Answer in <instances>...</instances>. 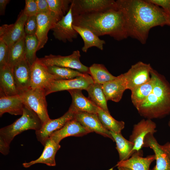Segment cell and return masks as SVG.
Returning a JSON list of instances; mask_svg holds the SVG:
<instances>
[{"instance_id":"5","label":"cell","mask_w":170,"mask_h":170,"mask_svg":"<svg viewBox=\"0 0 170 170\" xmlns=\"http://www.w3.org/2000/svg\"><path fill=\"white\" fill-rule=\"evenodd\" d=\"M19 95L24 105L34 111L43 124L50 119L47 111L44 89L30 88Z\"/></svg>"},{"instance_id":"36","label":"cell","mask_w":170,"mask_h":170,"mask_svg":"<svg viewBox=\"0 0 170 170\" xmlns=\"http://www.w3.org/2000/svg\"><path fill=\"white\" fill-rule=\"evenodd\" d=\"M37 28V16L27 17L24 25V31L26 35H36Z\"/></svg>"},{"instance_id":"26","label":"cell","mask_w":170,"mask_h":170,"mask_svg":"<svg viewBox=\"0 0 170 170\" xmlns=\"http://www.w3.org/2000/svg\"><path fill=\"white\" fill-rule=\"evenodd\" d=\"M0 94L7 96L19 94L13 69L8 65L0 69Z\"/></svg>"},{"instance_id":"6","label":"cell","mask_w":170,"mask_h":170,"mask_svg":"<svg viewBox=\"0 0 170 170\" xmlns=\"http://www.w3.org/2000/svg\"><path fill=\"white\" fill-rule=\"evenodd\" d=\"M80 57V51L76 50L68 56H63L50 54L39 59L46 66L55 65L68 68L82 73L89 74V67L81 62Z\"/></svg>"},{"instance_id":"28","label":"cell","mask_w":170,"mask_h":170,"mask_svg":"<svg viewBox=\"0 0 170 170\" xmlns=\"http://www.w3.org/2000/svg\"><path fill=\"white\" fill-rule=\"evenodd\" d=\"M116 143V147L119 157V161L127 160L136 151L133 150L134 144L125 139L121 133H117L110 131Z\"/></svg>"},{"instance_id":"9","label":"cell","mask_w":170,"mask_h":170,"mask_svg":"<svg viewBox=\"0 0 170 170\" xmlns=\"http://www.w3.org/2000/svg\"><path fill=\"white\" fill-rule=\"evenodd\" d=\"M22 10L16 22L11 24H4L0 27V40L8 47L25 37L24 25L27 18Z\"/></svg>"},{"instance_id":"45","label":"cell","mask_w":170,"mask_h":170,"mask_svg":"<svg viewBox=\"0 0 170 170\" xmlns=\"http://www.w3.org/2000/svg\"><path fill=\"white\" fill-rule=\"evenodd\" d=\"M168 125L170 127V119H169V120L168 123Z\"/></svg>"},{"instance_id":"37","label":"cell","mask_w":170,"mask_h":170,"mask_svg":"<svg viewBox=\"0 0 170 170\" xmlns=\"http://www.w3.org/2000/svg\"><path fill=\"white\" fill-rule=\"evenodd\" d=\"M8 45L0 40V69L8 65Z\"/></svg>"},{"instance_id":"11","label":"cell","mask_w":170,"mask_h":170,"mask_svg":"<svg viewBox=\"0 0 170 170\" xmlns=\"http://www.w3.org/2000/svg\"><path fill=\"white\" fill-rule=\"evenodd\" d=\"M37 28L36 35L38 40L37 50L43 48L47 43L48 34L55 24L61 18L53 12L49 11L37 14Z\"/></svg>"},{"instance_id":"35","label":"cell","mask_w":170,"mask_h":170,"mask_svg":"<svg viewBox=\"0 0 170 170\" xmlns=\"http://www.w3.org/2000/svg\"><path fill=\"white\" fill-rule=\"evenodd\" d=\"M50 10L62 18L69 10L71 0H47Z\"/></svg>"},{"instance_id":"4","label":"cell","mask_w":170,"mask_h":170,"mask_svg":"<svg viewBox=\"0 0 170 170\" xmlns=\"http://www.w3.org/2000/svg\"><path fill=\"white\" fill-rule=\"evenodd\" d=\"M43 123L38 116L24 105L21 116L12 124L0 129V137L10 144L14 137L22 132L30 129L39 130Z\"/></svg>"},{"instance_id":"2","label":"cell","mask_w":170,"mask_h":170,"mask_svg":"<svg viewBox=\"0 0 170 170\" xmlns=\"http://www.w3.org/2000/svg\"><path fill=\"white\" fill-rule=\"evenodd\" d=\"M73 16V25L87 28L98 37L108 35L118 41L128 37L124 15L117 5L104 11Z\"/></svg>"},{"instance_id":"21","label":"cell","mask_w":170,"mask_h":170,"mask_svg":"<svg viewBox=\"0 0 170 170\" xmlns=\"http://www.w3.org/2000/svg\"><path fill=\"white\" fill-rule=\"evenodd\" d=\"M102 88L107 100L118 102L121 99L123 93L127 89L126 83L123 74L116 79L102 85Z\"/></svg>"},{"instance_id":"13","label":"cell","mask_w":170,"mask_h":170,"mask_svg":"<svg viewBox=\"0 0 170 170\" xmlns=\"http://www.w3.org/2000/svg\"><path fill=\"white\" fill-rule=\"evenodd\" d=\"M54 80V77L50 73L47 66L37 58L31 65V88L45 90Z\"/></svg>"},{"instance_id":"38","label":"cell","mask_w":170,"mask_h":170,"mask_svg":"<svg viewBox=\"0 0 170 170\" xmlns=\"http://www.w3.org/2000/svg\"><path fill=\"white\" fill-rule=\"evenodd\" d=\"M23 11L24 14L27 17L37 15L36 0H25V6Z\"/></svg>"},{"instance_id":"1","label":"cell","mask_w":170,"mask_h":170,"mask_svg":"<svg viewBox=\"0 0 170 170\" xmlns=\"http://www.w3.org/2000/svg\"><path fill=\"white\" fill-rule=\"evenodd\" d=\"M118 7L123 12L128 37L145 43L152 28L167 25L169 19L163 10L148 0H117Z\"/></svg>"},{"instance_id":"42","label":"cell","mask_w":170,"mask_h":170,"mask_svg":"<svg viewBox=\"0 0 170 170\" xmlns=\"http://www.w3.org/2000/svg\"><path fill=\"white\" fill-rule=\"evenodd\" d=\"M9 0H0V14L1 15L4 14L5 10L7 4L9 2Z\"/></svg>"},{"instance_id":"39","label":"cell","mask_w":170,"mask_h":170,"mask_svg":"<svg viewBox=\"0 0 170 170\" xmlns=\"http://www.w3.org/2000/svg\"><path fill=\"white\" fill-rule=\"evenodd\" d=\"M159 7L160 6L168 15L170 21V0H148Z\"/></svg>"},{"instance_id":"34","label":"cell","mask_w":170,"mask_h":170,"mask_svg":"<svg viewBox=\"0 0 170 170\" xmlns=\"http://www.w3.org/2000/svg\"><path fill=\"white\" fill-rule=\"evenodd\" d=\"M25 41L26 58L31 65L37 58L36 53L38 51V40L36 35H26Z\"/></svg>"},{"instance_id":"7","label":"cell","mask_w":170,"mask_h":170,"mask_svg":"<svg viewBox=\"0 0 170 170\" xmlns=\"http://www.w3.org/2000/svg\"><path fill=\"white\" fill-rule=\"evenodd\" d=\"M152 67L150 64L139 61L132 65L123 74L126 81L127 89L132 90L135 87L149 81L151 79Z\"/></svg>"},{"instance_id":"3","label":"cell","mask_w":170,"mask_h":170,"mask_svg":"<svg viewBox=\"0 0 170 170\" xmlns=\"http://www.w3.org/2000/svg\"><path fill=\"white\" fill-rule=\"evenodd\" d=\"M156 76L152 92L136 109L141 116L148 119L161 118L170 113V84L157 71Z\"/></svg>"},{"instance_id":"29","label":"cell","mask_w":170,"mask_h":170,"mask_svg":"<svg viewBox=\"0 0 170 170\" xmlns=\"http://www.w3.org/2000/svg\"><path fill=\"white\" fill-rule=\"evenodd\" d=\"M88 98L97 106L105 111L110 113L107 105V100L104 92L102 85L94 83L86 90Z\"/></svg>"},{"instance_id":"16","label":"cell","mask_w":170,"mask_h":170,"mask_svg":"<svg viewBox=\"0 0 170 170\" xmlns=\"http://www.w3.org/2000/svg\"><path fill=\"white\" fill-rule=\"evenodd\" d=\"M143 147H149L155 153L156 165L150 170H170V157L162 145L158 144L153 134L149 133L146 135Z\"/></svg>"},{"instance_id":"40","label":"cell","mask_w":170,"mask_h":170,"mask_svg":"<svg viewBox=\"0 0 170 170\" xmlns=\"http://www.w3.org/2000/svg\"><path fill=\"white\" fill-rule=\"evenodd\" d=\"M37 6V14L46 13L50 11L47 0H36Z\"/></svg>"},{"instance_id":"23","label":"cell","mask_w":170,"mask_h":170,"mask_svg":"<svg viewBox=\"0 0 170 170\" xmlns=\"http://www.w3.org/2000/svg\"><path fill=\"white\" fill-rule=\"evenodd\" d=\"M156 71L152 68L150 71V79L131 91V101L136 109L145 100L152 92L156 82Z\"/></svg>"},{"instance_id":"27","label":"cell","mask_w":170,"mask_h":170,"mask_svg":"<svg viewBox=\"0 0 170 170\" xmlns=\"http://www.w3.org/2000/svg\"><path fill=\"white\" fill-rule=\"evenodd\" d=\"M73 27L83 41L84 45L82 48L83 52H87L88 48L92 47H96L101 50L103 49L105 41L100 39L92 31L87 28L73 25Z\"/></svg>"},{"instance_id":"18","label":"cell","mask_w":170,"mask_h":170,"mask_svg":"<svg viewBox=\"0 0 170 170\" xmlns=\"http://www.w3.org/2000/svg\"><path fill=\"white\" fill-rule=\"evenodd\" d=\"M74 118L90 133L94 132L114 141L110 131L103 126L97 114L80 112L74 114Z\"/></svg>"},{"instance_id":"14","label":"cell","mask_w":170,"mask_h":170,"mask_svg":"<svg viewBox=\"0 0 170 170\" xmlns=\"http://www.w3.org/2000/svg\"><path fill=\"white\" fill-rule=\"evenodd\" d=\"M156 123L151 119H143L134 125L129 140L134 144L133 150L135 151L141 150L143 147L144 139L149 133L154 134L156 132Z\"/></svg>"},{"instance_id":"33","label":"cell","mask_w":170,"mask_h":170,"mask_svg":"<svg viewBox=\"0 0 170 170\" xmlns=\"http://www.w3.org/2000/svg\"><path fill=\"white\" fill-rule=\"evenodd\" d=\"M46 66L50 73L54 77L55 80L73 79L86 74L68 68L55 65Z\"/></svg>"},{"instance_id":"20","label":"cell","mask_w":170,"mask_h":170,"mask_svg":"<svg viewBox=\"0 0 170 170\" xmlns=\"http://www.w3.org/2000/svg\"><path fill=\"white\" fill-rule=\"evenodd\" d=\"M89 133L88 130L74 118L67 122L61 128L53 133L50 138L59 144L62 139L66 137L82 136Z\"/></svg>"},{"instance_id":"30","label":"cell","mask_w":170,"mask_h":170,"mask_svg":"<svg viewBox=\"0 0 170 170\" xmlns=\"http://www.w3.org/2000/svg\"><path fill=\"white\" fill-rule=\"evenodd\" d=\"M25 38L8 47V65L12 69L17 64L26 58Z\"/></svg>"},{"instance_id":"12","label":"cell","mask_w":170,"mask_h":170,"mask_svg":"<svg viewBox=\"0 0 170 170\" xmlns=\"http://www.w3.org/2000/svg\"><path fill=\"white\" fill-rule=\"evenodd\" d=\"M73 16L70 6L66 14L59 20L51 30L53 34L57 39L63 42H72L76 38L78 34L73 27Z\"/></svg>"},{"instance_id":"22","label":"cell","mask_w":170,"mask_h":170,"mask_svg":"<svg viewBox=\"0 0 170 170\" xmlns=\"http://www.w3.org/2000/svg\"><path fill=\"white\" fill-rule=\"evenodd\" d=\"M43 146L44 148L40 156L36 160L23 163L22 165L24 167L28 168L38 163L45 164L49 166L56 165L55 156L60 148V145L55 143L49 137L46 140Z\"/></svg>"},{"instance_id":"31","label":"cell","mask_w":170,"mask_h":170,"mask_svg":"<svg viewBox=\"0 0 170 170\" xmlns=\"http://www.w3.org/2000/svg\"><path fill=\"white\" fill-rule=\"evenodd\" d=\"M89 74L92 77L94 83L103 85L108 82L116 79L103 64H94L89 67Z\"/></svg>"},{"instance_id":"8","label":"cell","mask_w":170,"mask_h":170,"mask_svg":"<svg viewBox=\"0 0 170 170\" xmlns=\"http://www.w3.org/2000/svg\"><path fill=\"white\" fill-rule=\"evenodd\" d=\"M116 5L113 0H71L70 7L74 16L104 11Z\"/></svg>"},{"instance_id":"10","label":"cell","mask_w":170,"mask_h":170,"mask_svg":"<svg viewBox=\"0 0 170 170\" xmlns=\"http://www.w3.org/2000/svg\"><path fill=\"white\" fill-rule=\"evenodd\" d=\"M94 83L92 77L88 74H85L83 76L72 79L54 80L45 90V95L64 90L76 89L86 90Z\"/></svg>"},{"instance_id":"17","label":"cell","mask_w":170,"mask_h":170,"mask_svg":"<svg viewBox=\"0 0 170 170\" xmlns=\"http://www.w3.org/2000/svg\"><path fill=\"white\" fill-rule=\"evenodd\" d=\"M74 114L68 111L61 117L54 119H50L44 123L41 128L36 131L38 141L44 145L46 140L55 131L61 128L69 120L73 119Z\"/></svg>"},{"instance_id":"44","label":"cell","mask_w":170,"mask_h":170,"mask_svg":"<svg viewBox=\"0 0 170 170\" xmlns=\"http://www.w3.org/2000/svg\"><path fill=\"white\" fill-rule=\"evenodd\" d=\"M117 168L118 170H132L131 169L124 167L118 166L117 167Z\"/></svg>"},{"instance_id":"32","label":"cell","mask_w":170,"mask_h":170,"mask_svg":"<svg viewBox=\"0 0 170 170\" xmlns=\"http://www.w3.org/2000/svg\"><path fill=\"white\" fill-rule=\"evenodd\" d=\"M97 115L103 126L107 130L116 133H121L124 128L125 123L123 121L115 119L108 113L99 107Z\"/></svg>"},{"instance_id":"24","label":"cell","mask_w":170,"mask_h":170,"mask_svg":"<svg viewBox=\"0 0 170 170\" xmlns=\"http://www.w3.org/2000/svg\"><path fill=\"white\" fill-rule=\"evenodd\" d=\"M24 105L19 94L7 96L0 94V116L5 113L14 115H22Z\"/></svg>"},{"instance_id":"25","label":"cell","mask_w":170,"mask_h":170,"mask_svg":"<svg viewBox=\"0 0 170 170\" xmlns=\"http://www.w3.org/2000/svg\"><path fill=\"white\" fill-rule=\"evenodd\" d=\"M141 151H136L127 160L118 162L116 166L125 167L132 170H150V164L155 160V155L143 157Z\"/></svg>"},{"instance_id":"19","label":"cell","mask_w":170,"mask_h":170,"mask_svg":"<svg viewBox=\"0 0 170 170\" xmlns=\"http://www.w3.org/2000/svg\"><path fill=\"white\" fill-rule=\"evenodd\" d=\"M82 91L78 89L68 91L72 98L71 104L68 110L74 114L80 112L97 114L99 107L85 97Z\"/></svg>"},{"instance_id":"15","label":"cell","mask_w":170,"mask_h":170,"mask_svg":"<svg viewBox=\"0 0 170 170\" xmlns=\"http://www.w3.org/2000/svg\"><path fill=\"white\" fill-rule=\"evenodd\" d=\"M31 65L25 58L17 64L13 69L15 85L19 94L31 88Z\"/></svg>"},{"instance_id":"41","label":"cell","mask_w":170,"mask_h":170,"mask_svg":"<svg viewBox=\"0 0 170 170\" xmlns=\"http://www.w3.org/2000/svg\"><path fill=\"white\" fill-rule=\"evenodd\" d=\"M9 145L7 144L3 139L0 137V152L4 155H7L9 152Z\"/></svg>"},{"instance_id":"43","label":"cell","mask_w":170,"mask_h":170,"mask_svg":"<svg viewBox=\"0 0 170 170\" xmlns=\"http://www.w3.org/2000/svg\"><path fill=\"white\" fill-rule=\"evenodd\" d=\"M162 146L170 157V143H167Z\"/></svg>"}]
</instances>
